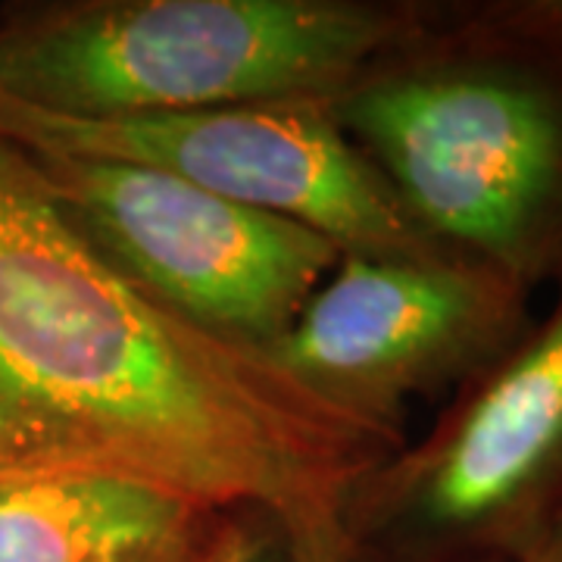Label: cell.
<instances>
[{"label":"cell","mask_w":562,"mask_h":562,"mask_svg":"<svg viewBox=\"0 0 562 562\" xmlns=\"http://www.w3.org/2000/svg\"><path fill=\"white\" fill-rule=\"evenodd\" d=\"M519 291L462 257L344 254L260 353L313 397L387 425L406 394L501 360L522 325Z\"/></svg>","instance_id":"obj_6"},{"label":"cell","mask_w":562,"mask_h":562,"mask_svg":"<svg viewBox=\"0 0 562 562\" xmlns=\"http://www.w3.org/2000/svg\"><path fill=\"white\" fill-rule=\"evenodd\" d=\"M413 16L328 0H132L22 13L0 29V98L63 120L313 103Z\"/></svg>","instance_id":"obj_3"},{"label":"cell","mask_w":562,"mask_h":562,"mask_svg":"<svg viewBox=\"0 0 562 562\" xmlns=\"http://www.w3.org/2000/svg\"><path fill=\"white\" fill-rule=\"evenodd\" d=\"M484 562H562V506L560 513L543 525L535 538H528L522 547Z\"/></svg>","instance_id":"obj_9"},{"label":"cell","mask_w":562,"mask_h":562,"mask_svg":"<svg viewBox=\"0 0 562 562\" xmlns=\"http://www.w3.org/2000/svg\"><path fill=\"white\" fill-rule=\"evenodd\" d=\"M475 38L338 113L428 241L522 288L562 266V3L491 16Z\"/></svg>","instance_id":"obj_2"},{"label":"cell","mask_w":562,"mask_h":562,"mask_svg":"<svg viewBox=\"0 0 562 562\" xmlns=\"http://www.w3.org/2000/svg\"><path fill=\"white\" fill-rule=\"evenodd\" d=\"M562 506V301L403 462L387 513L416 562H484Z\"/></svg>","instance_id":"obj_7"},{"label":"cell","mask_w":562,"mask_h":562,"mask_svg":"<svg viewBox=\"0 0 562 562\" xmlns=\"http://www.w3.org/2000/svg\"><path fill=\"white\" fill-rule=\"evenodd\" d=\"M7 482H20V479H0V484H7Z\"/></svg>","instance_id":"obj_11"},{"label":"cell","mask_w":562,"mask_h":562,"mask_svg":"<svg viewBox=\"0 0 562 562\" xmlns=\"http://www.w3.org/2000/svg\"><path fill=\"white\" fill-rule=\"evenodd\" d=\"M0 140L132 162L366 257H457L428 241L341 128L313 103H247L138 120H63L0 98Z\"/></svg>","instance_id":"obj_5"},{"label":"cell","mask_w":562,"mask_h":562,"mask_svg":"<svg viewBox=\"0 0 562 562\" xmlns=\"http://www.w3.org/2000/svg\"><path fill=\"white\" fill-rule=\"evenodd\" d=\"M128 279L0 140V479L120 475L247 503L306 562L344 547V491L391 441Z\"/></svg>","instance_id":"obj_1"},{"label":"cell","mask_w":562,"mask_h":562,"mask_svg":"<svg viewBox=\"0 0 562 562\" xmlns=\"http://www.w3.org/2000/svg\"><path fill=\"white\" fill-rule=\"evenodd\" d=\"M20 150V147H16ZM54 201L147 294L225 341H276L344 250L281 220L132 162L22 150Z\"/></svg>","instance_id":"obj_4"},{"label":"cell","mask_w":562,"mask_h":562,"mask_svg":"<svg viewBox=\"0 0 562 562\" xmlns=\"http://www.w3.org/2000/svg\"><path fill=\"white\" fill-rule=\"evenodd\" d=\"M201 506L120 475L0 484V562H179Z\"/></svg>","instance_id":"obj_8"},{"label":"cell","mask_w":562,"mask_h":562,"mask_svg":"<svg viewBox=\"0 0 562 562\" xmlns=\"http://www.w3.org/2000/svg\"><path fill=\"white\" fill-rule=\"evenodd\" d=\"M210 562H262V557L260 547H254L244 535H228L216 547V553L210 557Z\"/></svg>","instance_id":"obj_10"}]
</instances>
